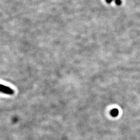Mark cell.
<instances>
[{
	"mask_svg": "<svg viewBox=\"0 0 140 140\" xmlns=\"http://www.w3.org/2000/svg\"><path fill=\"white\" fill-rule=\"evenodd\" d=\"M115 2L117 5H120L122 4V1L121 0H115Z\"/></svg>",
	"mask_w": 140,
	"mask_h": 140,
	"instance_id": "3957f363",
	"label": "cell"
},
{
	"mask_svg": "<svg viewBox=\"0 0 140 140\" xmlns=\"http://www.w3.org/2000/svg\"><path fill=\"white\" fill-rule=\"evenodd\" d=\"M1 92H3L6 94H12V93H13V91L10 88L3 86V85H1Z\"/></svg>",
	"mask_w": 140,
	"mask_h": 140,
	"instance_id": "6da1fadb",
	"label": "cell"
},
{
	"mask_svg": "<svg viewBox=\"0 0 140 140\" xmlns=\"http://www.w3.org/2000/svg\"><path fill=\"white\" fill-rule=\"evenodd\" d=\"M106 1H107V3H110L112 2V1H113V0H106Z\"/></svg>",
	"mask_w": 140,
	"mask_h": 140,
	"instance_id": "277c9868",
	"label": "cell"
},
{
	"mask_svg": "<svg viewBox=\"0 0 140 140\" xmlns=\"http://www.w3.org/2000/svg\"><path fill=\"white\" fill-rule=\"evenodd\" d=\"M118 114V111L117 109H114L111 111V115L113 117H116Z\"/></svg>",
	"mask_w": 140,
	"mask_h": 140,
	"instance_id": "7a4b0ae2",
	"label": "cell"
}]
</instances>
